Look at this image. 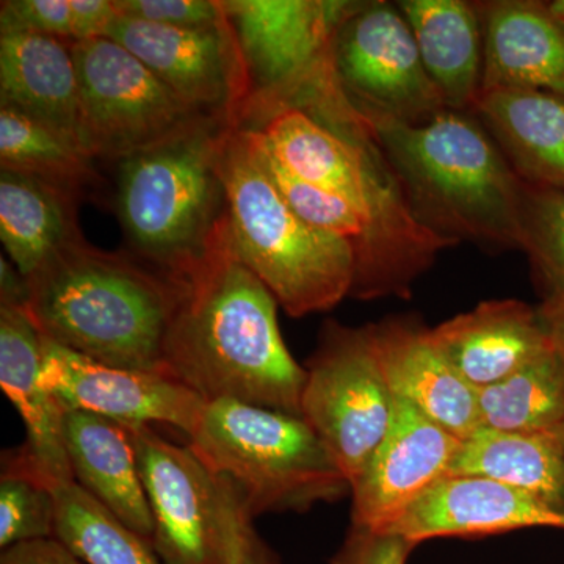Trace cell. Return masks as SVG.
Masks as SVG:
<instances>
[{
    "instance_id": "obj_33",
    "label": "cell",
    "mask_w": 564,
    "mask_h": 564,
    "mask_svg": "<svg viewBox=\"0 0 564 564\" xmlns=\"http://www.w3.org/2000/svg\"><path fill=\"white\" fill-rule=\"evenodd\" d=\"M122 18L181 29L217 28L226 21L223 2L212 0H113Z\"/></svg>"
},
{
    "instance_id": "obj_7",
    "label": "cell",
    "mask_w": 564,
    "mask_h": 564,
    "mask_svg": "<svg viewBox=\"0 0 564 564\" xmlns=\"http://www.w3.org/2000/svg\"><path fill=\"white\" fill-rule=\"evenodd\" d=\"M188 447L231 481L252 518L302 513L351 494L314 430L296 415L231 400L204 404Z\"/></svg>"
},
{
    "instance_id": "obj_41",
    "label": "cell",
    "mask_w": 564,
    "mask_h": 564,
    "mask_svg": "<svg viewBox=\"0 0 564 564\" xmlns=\"http://www.w3.org/2000/svg\"><path fill=\"white\" fill-rule=\"evenodd\" d=\"M556 434H558L560 441H562L563 448H564V426H563V429H562V430H560V432H558V433H556Z\"/></svg>"
},
{
    "instance_id": "obj_36",
    "label": "cell",
    "mask_w": 564,
    "mask_h": 564,
    "mask_svg": "<svg viewBox=\"0 0 564 564\" xmlns=\"http://www.w3.org/2000/svg\"><path fill=\"white\" fill-rule=\"evenodd\" d=\"M73 43L101 39L120 14L113 0H69Z\"/></svg>"
},
{
    "instance_id": "obj_22",
    "label": "cell",
    "mask_w": 564,
    "mask_h": 564,
    "mask_svg": "<svg viewBox=\"0 0 564 564\" xmlns=\"http://www.w3.org/2000/svg\"><path fill=\"white\" fill-rule=\"evenodd\" d=\"M70 46L36 33L0 32V107L79 143V80Z\"/></svg>"
},
{
    "instance_id": "obj_25",
    "label": "cell",
    "mask_w": 564,
    "mask_h": 564,
    "mask_svg": "<svg viewBox=\"0 0 564 564\" xmlns=\"http://www.w3.org/2000/svg\"><path fill=\"white\" fill-rule=\"evenodd\" d=\"M77 206L76 198L46 182L0 170V239L22 276L84 239Z\"/></svg>"
},
{
    "instance_id": "obj_27",
    "label": "cell",
    "mask_w": 564,
    "mask_h": 564,
    "mask_svg": "<svg viewBox=\"0 0 564 564\" xmlns=\"http://www.w3.org/2000/svg\"><path fill=\"white\" fill-rule=\"evenodd\" d=\"M93 162L69 137L0 107V170L46 182L80 203L102 182Z\"/></svg>"
},
{
    "instance_id": "obj_5",
    "label": "cell",
    "mask_w": 564,
    "mask_h": 564,
    "mask_svg": "<svg viewBox=\"0 0 564 564\" xmlns=\"http://www.w3.org/2000/svg\"><path fill=\"white\" fill-rule=\"evenodd\" d=\"M218 166L240 259L291 317L325 313L350 296L355 254L314 228L282 198L239 124L221 133Z\"/></svg>"
},
{
    "instance_id": "obj_13",
    "label": "cell",
    "mask_w": 564,
    "mask_h": 564,
    "mask_svg": "<svg viewBox=\"0 0 564 564\" xmlns=\"http://www.w3.org/2000/svg\"><path fill=\"white\" fill-rule=\"evenodd\" d=\"M206 117L236 124L251 82L228 18L217 28L181 29L118 17L107 32Z\"/></svg>"
},
{
    "instance_id": "obj_30",
    "label": "cell",
    "mask_w": 564,
    "mask_h": 564,
    "mask_svg": "<svg viewBox=\"0 0 564 564\" xmlns=\"http://www.w3.org/2000/svg\"><path fill=\"white\" fill-rule=\"evenodd\" d=\"M521 251L544 296L564 292V192L525 182Z\"/></svg>"
},
{
    "instance_id": "obj_9",
    "label": "cell",
    "mask_w": 564,
    "mask_h": 564,
    "mask_svg": "<svg viewBox=\"0 0 564 564\" xmlns=\"http://www.w3.org/2000/svg\"><path fill=\"white\" fill-rule=\"evenodd\" d=\"M304 370L302 419L351 486L383 441L393 413L370 326L326 322Z\"/></svg>"
},
{
    "instance_id": "obj_39",
    "label": "cell",
    "mask_w": 564,
    "mask_h": 564,
    "mask_svg": "<svg viewBox=\"0 0 564 564\" xmlns=\"http://www.w3.org/2000/svg\"><path fill=\"white\" fill-rule=\"evenodd\" d=\"M28 281L10 259H0V304H25Z\"/></svg>"
},
{
    "instance_id": "obj_1",
    "label": "cell",
    "mask_w": 564,
    "mask_h": 564,
    "mask_svg": "<svg viewBox=\"0 0 564 564\" xmlns=\"http://www.w3.org/2000/svg\"><path fill=\"white\" fill-rule=\"evenodd\" d=\"M177 304L163 373L204 402L231 400L302 417L306 370L278 326V304L240 259L228 218L202 261L172 281Z\"/></svg>"
},
{
    "instance_id": "obj_6",
    "label": "cell",
    "mask_w": 564,
    "mask_h": 564,
    "mask_svg": "<svg viewBox=\"0 0 564 564\" xmlns=\"http://www.w3.org/2000/svg\"><path fill=\"white\" fill-rule=\"evenodd\" d=\"M226 126L207 120L115 162L113 207L129 254L170 281L202 261L228 218L218 166Z\"/></svg>"
},
{
    "instance_id": "obj_38",
    "label": "cell",
    "mask_w": 564,
    "mask_h": 564,
    "mask_svg": "<svg viewBox=\"0 0 564 564\" xmlns=\"http://www.w3.org/2000/svg\"><path fill=\"white\" fill-rule=\"evenodd\" d=\"M536 310L552 350L564 362V292L544 296Z\"/></svg>"
},
{
    "instance_id": "obj_4",
    "label": "cell",
    "mask_w": 564,
    "mask_h": 564,
    "mask_svg": "<svg viewBox=\"0 0 564 564\" xmlns=\"http://www.w3.org/2000/svg\"><path fill=\"white\" fill-rule=\"evenodd\" d=\"M41 336L93 361L163 373V348L177 288L129 252L80 239L25 278Z\"/></svg>"
},
{
    "instance_id": "obj_29",
    "label": "cell",
    "mask_w": 564,
    "mask_h": 564,
    "mask_svg": "<svg viewBox=\"0 0 564 564\" xmlns=\"http://www.w3.org/2000/svg\"><path fill=\"white\" fill-rule=\"evenodd\" d=\"M55 540L85 564H163L151 543L122 524L76 481L51 488Z\"/></svg>"
},
{
    "instance_id": "obj_21",
    "label": "cell",
    "mask_w": 564,
    "mask_h": 564,
    "mask_svg": "<svg viewBox=\"0 0 564 564\" xmlns=\"http://www.w3.org/2000/svg\"><path fill=\"white\" fill-rule=\"evenodd\" d=\"M63 437L74 481L122 524L154 543V521L128 426L85 411H66Z\"/></svg>"
},
{
    "instance_id": "obj_16",
    "label": "cell",
    "mask_w": 564,
    "mask_h": 564,
    "mask_svg": "<svg viewBox=\"0 0 564 564\" xmlns=\"http://www.w3.org/2000/svg\"><path fill=\"white\" fill-rule=\"evenodd\" d=\"M463 441L430 421L413 404L393 397L388 433L351 485V524L388 529L451 473Z\"/></svg>"
},
{
    "instance_id": "obj_40",
    "label": "cell",
    "mask_w": 564,
    "mask_h": 564,
    "mask_svg": "<svg viewBox=\"0 0 564 564\" xmlns=\"http://www.w3.org/2000/svg\"><path fill=\"white\" fill-rule=\"evenodd\" d=\"M545 3H547L549 10H551L560 21L564 22V0H551V2Z\"/></svg>"
},
{
    "instance_id": "obj_32",
    "label": "cell",
    "mask_w": 564,
    "mask_h": 564,
    "mask_svg": "<svg viewBox=\"0 0 564 564\" xmlns=\"http://www.w3.org/2000/svg\"><path fill=\"white\" fill-rule=\"evenodd\" d=\"M221 489L223 564H281L262 540L236 486L218 477Z\"/></svg>"
},
{
    "instance_id": "obj_17",
    "label": "cell",
    "mask_w": 564,
    "mask_h": 564,
    "mask_svg": "<svg viewBox=\"0 0 564 564\" xmlns=\"http://www.w3.org/2000/svg\"><path fill=\"white\" fill-rule=\"evenodd\" d=\"M392 395L466 441L481 429L478 391L434 344L432 329L411 317L369 323Z\"/></svg>"
},
{
    "instance_id": "obj_35",
    "label": "cell",
    "mask_w": 564,
    "mask_h": 564,
    "mask_svg": "<svg viewBox=\"0 0 564 564\" xmlns=\"http://www.w3.org/2000/svg\"><path fill=\"white\" fill-rule=\"evenodd\" d=\"M415 545L399 534L351 524L332 564H406Z\"/></svg>"
},
{
    "instance_id": "obj_37",
    "label": "cell",
    "mask_w": 564,
    "mask_h": 564,
    "mask_svg": "<svg viewBox=\"0 0 564 564\" xmlns=\"http://www.w3.org/2000/svg\"><path fill=\"white\" fill-rule=\"evenodd\" d=\"M0 564H85L61 541L51 540L31 541L11 545L2 551Z\"/></svg>"
},
{
    "instance_id": "obj_11",
    "label": "cell",
    "mask_w": 564,
    "mask_h": 564,
    "mask_svg": "<svg viewBox=\"0 0 564 564\" xmlns=\"http://www.w3.org/2000/svg\"><path fill=\"white\" fill-rule=\"evenodd\" d=\"M251 82L245 110L280 101L329 54L358 2L221 0Z\"/></svg>"
},
{
    "instance_id": "obj_20",
    "label": "cell",
    "mask_w": 564,
    "mask_h": 564,
    "mask_svg": "<svg viewBox=\"0 0 564 564\" xmlns=\"http://www.w3.org/2000/svg\"><path fill=\"white\" fill-rule=\"evenodd\" d=\"M434 344L473 388L499 383L551 350L538 310L491 300L432 329Z\"/></svg>"
},
{
    "instance_id": "obj_12",
    "label": "cell",
    "mask_w": 564,
    "mask_h": 564,
    "mask_svg": "<svg viewBox=\"0 0 564 564\" xmlns=\"http://www.w3.org/2000/svg\"><path fill=\"white\" fill-rule=\"evenodd\" d=\"M154 521V551L163 564H223L220 480L188 445L151 425H126Z\"/></svg>"
},
{
    "instance_id": "obj_19",
    "label": "cell",
    "mask_w": 564,
    "mask_h": 564,
    "mask_svg": "<svg viewBox=\"0 0 564 564\" xmlns=\"http://www.w3.org/2000/svg\"><path fill=\"white\" fill-rule=\"evenodd\" d=\"M477 3L484 28L481 91L534 90L564 99V22L541 0Z\"/></svg>"
},
{
    "instance_id": "obj_10",
    "label": "cell",
    "mask_w": 564,
    "mask_h": 564,
    "mask_svg": "<svg viewBox=\"0 0 564 564\" xmlns=\"http://www.w3.org/2000/svg\"><path fill=\"white\" fill-rule=\"evenodd\" d=\"M332 54L337 79L362 113L422 126L448 109L397 3H356L337 29Z\"/></svg>"
},
{
    "instance_id": "obj_34",
    "label": "cell",
    "mask_w": 564,
    "mask_h": 564,
    "mask_svg": "<svg viewBox=\"0 0 564 564\" xmlns=\"http://www.w3.org/2000/svg\"><path fill=\"white\" fill-rule=\"evenodd\" d=\"M0 32L36 33L73 44L69 0H3Z\"/></svg>"
},
{
    "instance_id": "obj_26",
    "label": "cell",
    "mask_w": 564,
    "mask_h": 564,
    "mask_svg": "<svg viewBox=\"0 0 564 564\" xmlns=\"http://www.w3.org/2000/svg\"><path fill=\"white\" fill-rule=\"evenodd\" d=\"M448 475L500 481L564 513V448L556 433L499 432L481 426L463 441Z\"/></svg>"
},
{
    "instance_id": "obj_14",
    "label": "cell",
    "mask_w": 564,
    "mask_h": 564,
    "mask_svg": "<svg viewBox=\"0 0 564 564\" xmlns=\"http://www.w3.org/2000/svg\"><path fill=\"white\" fill-rule=\"evenodd\" d=\"M41 381L66 411H85L122 423H163L191 434L204 400L165 373L93 361L43 337Z\"/></svg>"
},
{
    "instance_id": "obj_8",
    "label": "cell",
    "mask_w": 564,
    "mask_h": 564,
    "mask_svg": "<svg viewBox=\"0 0 564 564\" xmlns=\"http://www.w3.org/2000/svg\"><path fill=\"white\" fill-rule=\"evenodd\" d=\"M70 51L79 80V143L93 161L118 162L215 120L177 98L115 40L79 41Z\"/></svg>"
},
{
    "instance_id": "obj_15",
    "label": "cell",
    "mask_w": 564,
    "mask_h": 564,
    "mask_svg": "<svg viewBox=\"0 0 564 564\" xmlns=\"http://www.w3.org/2000/svg\"><path fill=\"white\" fill-rule=\"evenodd\" d=\"M43 336L25 304H0V388L25 425V443L3 454L2 473L54 486L74 481L63 421L66 408L41 381Z\"/></svg>"
},
{
    "instance_id": "obj_2",
    "label": "cell",
    "mask_w": 564,
    "mask_h": 564,
    "mask_svg": "<svg viewBox=\"0 0 564 564\" xmlns=\"http://www.w3.org/2000/svg\"><path fill=\"white\" fill-rule=\"evenodd\" d=\"M250 128L289 173L366 217L383 250L392 296L410 299L437 256L456 247L415 220L372 124L344 91L333 62Z\"/></svg>"
},
{
    "instance_id": "obj_23",
    "label": "cell",
    "mask_w": 564,
    "mask_h": 564,
    "mask_svg": "<svg viewBox=\"0 0 564 564\" xmlns=\"http://www.w3.org/2000/svg\"><path fill=\"white\" fill-rule=\"evenodd\" d=\"M473 113L518 176L564 192V99L545 91H484Z\"/></svg>"
},
{
    "instance_id": "obj_31",
    "label": "cell",
    "mask_w": 564,
    "mask_h": 564,
    "mask_svg": "<svg viewBox=\"0 0 564 564\" xmlns=\"http://www.w3.org/2000/svg\"><path fill=\"white\" fill-rule=\"evenodd\" d=\"M55 536V499L47 486L2 473L0 477V547Z\"/></svg>"
},
{
    "instance_id": "obj_3",
    "label": "cell",
    "mask_w": 564,
    "mask_h": 564,
    "mask_svg": "<svg viewBox=\"0 0 564 564\" xmlns=\"http://www.w3.org/2000/svg\"><path fill=\"white\" fill-rule=\"evenodd\" d=\"M362 115L423 228L455 245L522 250L525 182L477 115L447 109L422 126Z\"/></svg>"
},
{
    "instance_id": "obj_28",
    "label": "cell",
    "mask_w": 564,
    "mask_h": 564,
    "mask_svg": "<svg viewBox=\"0 0 564 564\" xmlns=\"http://www.w3.org/2000/svg\"><path fill=\"white\" fill-rule=\"evenodd\" d=\"M484 429L558 433L564 426V362L543 352L499 383L478 389Z\"/></svg>"
},
{
    "instance_id": "obj_18",
    "label": "cell",
    "mask_w": 564,
    "mask_h": 564,
    "mask_svg": "<svg viewBox=\"0 0 564 564\" xmlns=\"http://www.w3.org/2000/svg\"><path fill=\"white\" fill-rule=\"evenodd\" d=\"M532 527L564 530V513L513 486L448 475L381 532L419 544L432 538L480 536Z\"/></svg>"
},
{
    "instance_id": "obj_24",
    "label": "cell",
    "mask_w": 564,
    "mask_h": 564,
    "mask_svg": "<svg viewBox=\"0 0 564 564\" xmlns=\"http://www.w3.org/2000/svg\"><path fill=\"white\" fill-rule=\"evenodd\" d=\"M410 22L426 73L452 110L473 111L484 79V28L477 3L397 2Z\"/></svg>"
}]
</instances>
